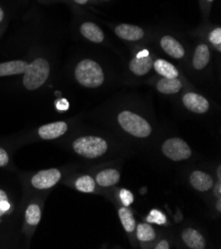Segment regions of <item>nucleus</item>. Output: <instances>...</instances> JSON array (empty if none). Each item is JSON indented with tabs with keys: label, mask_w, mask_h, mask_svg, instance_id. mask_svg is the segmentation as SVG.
<instances>
[{
	"label": "nucleus",
	"mask_w": 221,
	"mask_h": 249,
	"mask_svg": "<svg viewBox=\"0 0 221 249\" xmlns=\"http://www.w3.org/2000/svg\"><path fill=\"white\" fill-rule=\"evenodd\" d=\"M137 237L140 241H151L155 239L156 232L148 223H140L137 227Z\"/></svg>",
	"instance_id": "21"
},
{
	"label": "nucleus",
	"mask_w": 221,
	"mask_h": 249,
	"mask_svg": "<svg viewBox=\"0 0 221 249\" xmlns=\"http://www.w3.org/2000/svg\"><path fill=\"white\" fill-rule=\"evenodd\" d=\"M9 162V156L7 154V152L0 147V167H4L8 164Z\"/></svg>",
	"instance_id": "27"
},
{
	"label": "nucleus",
	"mask_w": 221,
	"mask_h": 249,
	"mask_svg": "<svg viewBox=\"0 0 221 249\" xmlns=\"http://www.w3.org/2000/svg\"><path fill=\"white\" fill-rule=\"evenodd\" d=\"M4 200H7V195L4 191L0 190V204H1V202L4 201ZM3 214H4V213L1 210H0V216L3 215Z\"/></svg>",
	"instance_id": "30"
},
{
	"label": "nucleus",
	"mask_w": 221,
	"mask_h": 249,
	"mask_svg": "<svg viewBox=\"0 0 221 249\" xmlns=\"http://www.w3.org/2000/svg\"><path fill=\"white\" fill-rule=\"evenodd\" d=\"M50 74V65L46 59L37 58L28 65L23 77V85L29 90L41 88Z\"/></svg>",
	"instance_id": "2"
},
{
	"label": "nucleus",
	"mask_w": 221,
	"mask_h": 249,
	"mask_svg": "<svg viewBox=\"0 0 221 249\" xmlns=\"http://www.w3.org/2000/svg\"><path fill=\"white\" fill-rule=\"evenodd\" d=\"M162 151L166 157L173 161L187 160L191 156V150L186 141L181 138H170L162 145Z\"/></svg>",
	"instance_id": "5"
},
{
	"label": "nucleus",
	"mask_w": 221,
	"mask_h": 249,
	"mask_svg": "<svg viewBox=\"0 0 221 249\" xmlns=\"http://www.w3.org/2000/svg\"><path fill=\"white\" fill-rule=\"evenodd\" d=\"M191 186L200 192H206L213 186V180L208 174L202 171H194L190 175Z\"/></svg>",
	"instance_id": "11"
},
{
	"label": "nucleus",
	"mask_w": 221,
	"mask_h": 249,
	"mask_svg": "<svg viewBox=\"0 0 221 249\" xmlns=\"http://www.w3.org/2000/svg\"><path fill=\"white\" fill-rule=\"evenodd\" d=\"M214 195L218 197H220V195H221V185L220 183H218L214 189Z\"/></svg>",
	"instance_id": "31"
},
{
	"label": "nucleus",
	"mask_w": 221,
	"mask_h": 249,
	"mask_svg": "<svg viewBox=\"0 0 221 249\" xmlns=\"http://www.w3.org/2000/svg\"><path fill=\"white\" fill-rule=\"evenodd\" d=\"M76 188L83 193H92L95 189V181L90 176L80 177L76 181Z\"/></svg>",
	"instance_id": "23"
},
{
	"label": "nucleus",
	"mask_w": 221,
	"mask_h": 249,
	"mask_svg": "<svg viewBox=\"0 0 221 249\" xmlns=\"http://www.w3.org/2000/svg\"><path fill=\"white\" fill-rule=\"evenodd\" d=\"M184 106L190 111L195 113H205L209 109L207 99L201 94L187 92L183 97Z\"/></svg>",
	"instance_id": "7"
},
{
	"label": "nucleus",
	"mask_w": 221,
	"mask_h": 249,
	"mask_svg": "<svg viewBox=\"0 0 221 249\" xmlns=\"http://www.w3.org/2000/svg\"><path fill=\"white\" fill-rule=\"evenodd\" d=\"M218 177H219V179H220V177H221V176H220V168L218 169Z\"/></svg>",
	"instance_id": "36"
},
{
	"label": "nucleus",
	"mask_w": 221,
	"mask_h": 249,
	"mask_svg": "<svg viewBox=\"0 0 221 249\" xmlns=\"http://www.w3.org/2000/svg\"><path fill=\"white\" fill-rule=\"evenodd\" d=\"M118 122L126 132L136 137H148L152 132L149 122L131 111L120 112L118 114Z\"/></svg>",
	"instance_id": "4"
},
{
	"label": "nucleus",
	"mask_w": 221,
	"mask_h": 249,
	"mask_svg": "<svg viewBox=\"0 0 221 249\" xmlns=\"http://www.w3.org/2000/svg\"><path fill=\"white\" fill-rule=\"evenodd\" d=\"M153 67L155 71L164 78L176 79L179 76V71L176 67L165 60H157L155 63H153Z\"/></svg>",
	"instance_id": "18"
},
{
	"label": "nucleus",
	"mask_w": 221,
	"mask_h": 249,
	"mask_svg": "<svg viewBox=\"0 0 221 249\" xmlns=\"http://www.w3.org/2000/svg\"><path fill=\"white\" fill-rule=\"evenodd\" d=\"M61 172L58 169H49L38 172L33 176L31 183L39 190H46L54 187L61 179Z\"/></svg>",
	"instance_id": "6"
},
{
	"label": "nucleus",
	"mask_w": 221,
	"mask_h": 249,
	"mask_svg": "<svg viewBox=\"0 0 221 249\" xmlns=\"http://www.w3.org/2000/svg\"><path fill=\"white\" fill-rule=\"evenodd\" d=\"M72 148L79 155L94 159L102 156L106 151L108 145L104 139L98 136H83L75 140Z\"/></svg>",
	"instance_id": "3"
},
{
	"label": "nucleus",
	"mask_w": 221,
	"mask_h": 249,
	"mask_svg": "<svg viewBox=\"0 0 221 249\" xmlns=\"http://www.w3.org/2000/svg\"><path fill=\"white\" fill-rule=\"evenodd\" d=\"M26 221L31 226H37L41 220V210L40 207L36 204H31L25 213Z\"/></svg>",
	"instance_id": "22"
},
{
	"label": "nucleus",
	"mask_w": 221,
	"mask_h": 249,
	"mask_svg": "<svg viewBox=\"0 0 221 249\" xmlns=\"http://www.w3.org/2000/svg\"><path fill=\"white\" fill-rule=\"evenodd\" d=\"M146 56H149V52L147 51V50H145V51H142L138 54L137 57H146Z\"/></svg>",
	"instance_id": "32"
},
{
	"label": "nucleus",
	"mask_w": 221,
	"mask_h": 249,
	"mask_svg": "<svg viewBox=\"0 0 221 249\" xmlns=\"http://www.w3.org/2000/svg\"><path fill=\"white\" fill-rule=\"evenodd\" d=\"M153 63V59L150 56L135 57L131 60L129 69L136 76H145L151 71Z\"/></svg>",
	"instance_id": "12"
},
{
	"label": "nucleus",
	"mask_w": 221,
	"mask_h": 249,
	"mask_svg": "<svg viewBox=\"0 0 221 249\" xmlns=\"http://www.w3.org/2000/svg\"><path fill=\"white\" fill-rule=\"evenodd\" d=\"M115 34L123 40L138 41L144 37L142 28L131 24H120L115 28Z\"/></svg>",
	"instance_id": "9"
},
{
	"label": "nucleus",
	"mask_w": 221,
	"mask_h": 249,
	"mask_svg": "<svg viewBox=\"0 0 221 249\" xmlns=\"http://www.w3.org/2000/svg\"><path fill=\"white\" fill-rule=\"evenodd\" d=\"M75 77L79 84L88 89L101 87L104 82V73L101 65L89 59L83 60L77 65Z\"/></svg>",
	"instance_id": "1"
},
{
	"label": "nucleus",
	"mask_w": 221,
	"mask_h": 249,
	"mask_svg": "<svg viewBox=\"0 0 221 249\" xmlns=\"http://www.w3.org/2000/svg\"><path fill=\"white\" fill-rule=\"evenodd\" d=\"M217 211L218 212H220L221 211V202H220V200H218V202H217Z\"/></svg>",
	"instance_id": "35"
},
{
	"label": "nucleus",
	"mask_w": 221,
	"mask_h": 249,
	"mask_svg": "<svg viewBox=\"0 0 221 249\" xmlns=\"http://www.w3.org/2000/svg\"><path fill=\"white\" fill-rule=\"evenodd\" d=\"M96 183L102 187H111L120 180V174L115 169H107L100 172L96 175Z\"/></svg>",
	"instance_id": "17"
},
{
	"label": "nucleus",
	"mask_w": 221,
	"mask_h": 249,
	"mask_svg": "<svg viewBox=\"0 0 221 249\" xmlns=\"http://www.w3.org/2000/svg\"><path fill=\"white\" fill-rule=\"evenodd\" d=\"M75 1L79 4H85L88 1V0H75Z\"/></svg>",
	"instance_id": "34"
},
{
	"label": "nucleus",
	"mask_w": 221,
	"mask_h": 249,
	"mask_svg": "<svg viewBox=\"0 0 221 249\" xmlns=\"http://www.w3.org/2000/svg\"><path fill=\"white\" fill-rule=\"evenodd\" d=\"M155 248H156V249H169V248H170V245H169V243H168L167 240H162V241H160V242L156 245Z\"/></svg>",
	"instance_id": "29"
},
{
	"label": "nucleus",
	"mask_w": 221,
	"mask_h": 249,
	"mask_svg": "<svg viewBox=\"0 0 221 249\" xmlns=\"http://www.w3.org/2000/svg\"><path fill=\"white\" fill-rule=\"evenodd\" d=\"M207 1H209V2H211V1H213V0H207Z\"/></svg>",
	"instance_id": "37"
},
{
	"label": "nucleus",
	"mask_w": 221,
	"mask_h": 249,
	"mask_svg": "<svg viewBox=\"0 0 221 249\" xmlns=\"http://www.w3.org/2000/svg\"><path fill=\"white\" fill-rule=\"evenodd\" d=\"M68 130L67 123L64 121H58L46 124L39 128L38 133L42 139L52 140L63 136Z\"/></svg>",
	"instance_id": "8"
},
{
	"label": "nucleus",
	"mask_w": 221,
	"mask_h": 249,
	"mask_svg": "<svg viewBox=\"0 0 221 249\" xmlns=\"http://www.w3.org/2000/svg\"><path fill=\"white\" fill-rule=\"evenodd\" d=\"M28 63L25 61H9L0 64V77L15 76V74L24 73L28 67Z\"/></svg>",
	"instance_id": "13"
},
{
	"label": "nucleus",
	"mask_w": 221,
	"mask_h": 249,
	"mask_svg": "<svg viewBox=\"0 0 221 249\" xmlns=\"http://www.w3.org/2000/svg\"><path fill=\"white\" fill-rule=\"evenodd\" d=\"M161 47L169 56L175 59H181L185 56L183 45L171 36H164L161 39Z\"/></svg>",
	"instance_id": "10"
},
{
	"label": "nucleus",
	"mask_w": 221,
	"mask_h": 249,
	"mask_svg": "<svg viewBox=\"0 0 221 249\" xmlns=\"http://www.w3.org/2000/svg\"><path fill=\"white\" fill-rule=\"evenodd\" d=\"M119 196H120V200H121L122 204L124 205V207H129L134 201L133 194L130 191L126 190V189H122L120 191Z\"/></svg>",
	"instance_id": "25"
},
{
	"label": "nucleus",
	"mask_w": 221,
	"mask_h": 249,
	"mask_svg": "<svg viewBox=\"0 0 221 249\" xmlns=\"http://www.w3.org/2000/svg\"><path fill=\"white\" fill-rule=\"evenodd\" d=\"M104 1H109V0H104Z\"/></svg>",
	"instance_id": "38"
},
{
	"label": "nucleus",
	"mask_w": 221,
	"mask_h": 249,
	"mask_svg": "<svg viewBox=\"0 0 221 249\" xmlns=\"http://www.w3.org/2000/svg\"><path fill=\"white\" fill-rule=\"evenodd\" d=\"M210 59L209 49L205 44H201L195 49V52L192 59V65L196 70L204 69Z\"/></svg>",
	"instance_id": "16"
},
{
	"label": "nucleus",
	"mask_w": 221,
	"mask_h": 249,
	"mask_svg": "<svg viewBox=\"0 0 221 249\" xmlns=\"http://www.w3.org/2000/svg\"><path fill=\"white\" fill-rule=\"evenodd\" d=\"M56 107L59 110H67L68 108V104L66 99H61V101L56 103Z\"/></svg>",
	"instance_id": "28"
},
{
	"label": "nucleus",
	"mask_w": 221,
	"mask_h": 249,
	"mask_svg": "<svg viewBox=\"0 0 221 249\" xmlns=\"http://www.w3.org/2000/svg\"><path fill=\"white\" fill-rule=\"evenodd\" d=\"M119 218L122 222V226H123L124 230L127 232H132L136 229V221L133 216L132 212L127 208H121L118 212Z\"/></svg>",
	"instance_id": "20"
},
{
	"label": "nucleus",
	"mask_w": 221,
	"mask_h": 249,
	"mask_svg": "<svg viewBox=\"0 0 221 249\" xmlns=\"http://www.w3.org/2000/svg\"><path fill=\"white\" fill-rule=\"evenodd\" d=\"M3 17H4V12H3V9L0 7V23L2 22L3 20Z\"/></svg>",
	"instance_id": "33"
},
{
	"label": "nucleus",
	"mask_w": 221,
	"mask_h": 249,
	"mask_svg": "<svg viewBox=\"0 0 221 249\" xmlns=\"http://www.w3.org/2000/svg\"><path fill=\"white\" fill-rule=\"evenodd\" d=\"M183 240L187 247L191 249H204L205 247V239L195 230L187 229L183 232Z\"/></svg>",
	"instance_id": "15"
},
{
	"label": "nucleus",
	"mask_w": 221,
	"mask_h": 249,
	"mask_svg": "<svg viewBox=\"0 0 221 249\" xmlns=\"http://www.w3.org/2000/svg\"><path fill=\"white\" fill-rule=\"evenodd\" d=\"M182 83L177 78L176 79H161L157 84V89L165 94L177 93L182 89Z\"/></svg>",
	"instance_id": "19"
},
{
	"label": "nucleus",
	"mask_w": 221,
	"mask_h": 249,
	"mask_svg": "<svg viewBox=\"0 0 221 249\" xmlns=\"http://www.w3.org/2000/svg\"><path fill=\"white\" fill-rule=\"evenodd\" d=\"M147 221L149 223H156V225H165L167 222V218L162 212L158 210H152L149 215L147 216Z\"/></svg>",
	"instance_id": "24"
},
{
	"label": "nucleus",
	"mask_w": 221,
	"mask_h": 249,
	"mask_svg": "<svg viewBox=\"0 0 221 249\" xmlns=\"http://www.w3.org/2000/svg\"><path fill=\"white\" fill-rule=\"evenodd\" d=\"M209 41L211 42L212 45L217 47L218 51H220V44H221V28L218 27L216 29H214L210 35H209Z\"/></svg>",
	"instance_id": "26"
},
{
	"label": "nucleus",
	"mask_w": 221,
	"mask_h": 249,
	"mask_svg": "<svg viewBox=\"0 0 221 249\" xmlns=\"http://www.w3.org/2000/svg\"><path fill=\"white\" fill-rule=\"evenodd\" d=\"M82 35L93 43H102L104 40L102 30L92 22H85L81 26Z\"/></svg>",
	"instance_id": "14"
}]
</instances>
